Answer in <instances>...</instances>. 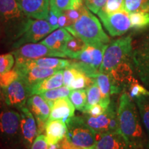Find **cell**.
Segmentation results:
<instances>
[{"mask_svg":"<svg viewBox=\"0 0 149 149\" xmlns=\"http://www.w3.org/2000/svg\"><path fill=\"white\" fill-rule=\"evenodd\" d=\"M15 68L18 71L19 77L23 80L29 89L59 70L37 66H30L25 64H15Z\"/></svg>","mask_w":149,"mask_h":149,"instance_id":"cell-13","label":"cell"},{"mask_svg":"<svg viewBox=\"0 0 149 149\" xmlns=\"http://www.w3.org/2000/svg\"><path fill=\"white\" fill-rule=\"evenodd\" d=\"M81 117L86 124L94 130L95 133L120 131L117 107L114 102L111 101L106 111L99 116L94 117L87 113H84Z\"/></svg>","mask_w":149,"mask_h":149,"instance_id":"cell-8","label":"cell"},{"mask_svg":"<svg viewBox=\"0 0 149 149\" xmlns=\"http://www.w3.org/2000/svg\"><path fill=\"white\" fill-rule=\"evenodd\" d=\"M124 9L129 13L139 11L149 13V0H124Z\"/></svg>","mask_w":149,"mask_h":149,"instance_id":"cell-33","label":"cell"},{"mask_svg":"<svg viewBox=\"0 0 149 149\" xmlns=\"http://www.w3.org/2000/svg\"><path fill=\"white\" fill-rule=\"evenodd\" d=\"M87 8L94 13L97 14L107 3V0H84Z\"/></svg>","mask_w":149,"mask_h":149,"instance_id":"cell-40","label":"cell"},{"mask_svg":"<svg viewBox=\"0 0 149 149\" xmlns=\"http://www.w3.org/2000/svg\"><path fill=\"white\" fill-rule=\"evenodd\" d=\"M26 107L34 115L35 120L48 121L51 107L40 94L30 96L26 102Z\"/></svg>","mask_w":149,"mask_h":149,"instance_id":"cell-18","label":"cell"},{"mask_svg":"<svg viewBox=\"0 0 149 149\" xmlns=\"http://www.w3.org/2000/svg\"><path fill=\"white\" fill-rule=\"evenodd\" d=\"M15 58L13 53L0 55V74L6 73L13 68Z\"/></svg>","mask_w":149,"mask_h":149,"instance_id":"cell-34","label":"cell"},{"mask_svg":"<svg viewBox=\"0 0 149 149\" xmlns=\"http://www.w3.org/2000/svg\"><path fill=\"white\" fill-rule=\"evenodd\" d=\"M66 137L73 146L90 148L95 146L96 133L86 124L81 116H72L66 122Z\"/></svg>","mask_w":149,"mask_h":149,"instance_id":"cell-7","label":"cell"},{"mask_svg":"<svg viewBox=\"0 0 149 149\" xmlns=\"http://www.w3.org/2000/svg\"><path fill=\"white\" fill-rule=\"evenodd\" d=\"M71 91L72 90H70L68 86H62L59 87V88L45 91V92L41 93L40 95L45 99L51 107L52 104L54 101L58 100V99L68 97L69 95L70 92H71Z\"/></svg>","mask_w":149,"mask_h":149,"instance_id":"cell-27","label":"cell"},{"mask_svg":"<svg viewBox=\"0 0 149 149\" xmlns=\"http://www.w3.org/2000/svg\"><path fill=\"white\" fill-rule=\"evenodd\" d=\"M88 149H96V148H95V146L92 147V148H88Z\"/></svg>","mask_w":149,"mask_h":149,"instance_id":"cell-47","label":"cell"},{"mask_svg":"<svg viewBox=\"0 0 149 149\" xmlns=\"http://www.w3.org/2000/svg\"><path fill=\"white\" fill-rule=\"evenodd\" d=\"M95 80L101 91L102 100L100 104L107 109L111 102L110 97L113 95L112 94V87L113 86H112L111 76L109 73L100 72L95 78Z\"/></svg>","mask_w":149,"mask_h":149,"instance_id":"cell-24","label":"cell"},{"mask_svg":"<svg viewBox=\"0 0 149 149\" xmlns=\"http://www.w3.org/2000/svg\"><path fill=\"white\" fill-rule=\"evenodd\" d=\"M48 145L47 140H46V135L41 134L37 135V137L33 141L31 149H48Z\"/></svg>","mask_w":149,"mask_h":149,"instance_id":"cell-41","label":"cell"},{"mask_svg":"<svg viewBox=\"0 0 149 149\" xmlns=\"http://www.w3.org/2000/svg\"><path fill=\"white\" fill-rule=\"evenodd\" d=\"M65 29L86 44L104 45L110 42V38L104 31L98 19L87 8L77 21Z\"/></svg>","mask_w":149,"mask_h":149,"instance_id":"cell-2","label":"cell"},{"mask_svg":"<svg viewBox=\"0 0 149 149\" xmlns=\"http://www.w3.org/2000/svg\"><path fill=\"white\" fill-rule=\"evenodd\" d=\"M86 90L87 102L83 113H85L93 106L100 103L102 100L101 91H100V88H99L95 81Z\"/></svg>","mask_w":149,"mask_h":149,"instance_id":"cell-30","label":"cell"},{"mask_svg":"<svg viewBox=\"0 0 149 149\" xmlns=\"http://www.w3.org/2000/svg\"><path fill=\"white\" fill-rule=\"evenodd\" d=\"M86 46V44L81 39L77 37L72 36L71 38L66 42L62 52L67 57L75 59Z\"/></svg>","mask_w":149,"mask_h":149,"instance_id":"cell-25","label":"cell"},{"mask_svg":"<svg viewBox=\"0 0 149 149\" xmlns=\"http://www.w3.org/2000/svg\"><path fill=\"white\" fill-rule=\"evenodd\" d=\"M66 124L63 120H48L45 132L48 145L57 144L66 136Z\"/></svg>","mask_w":149,"mask_h":149,"instance_id":"cell-20","label":"cell"},{"mask_svg":"<svg viewBox=\"0 0 149 149\" xmlns=\"http://www.w3.org/2000/svg\"><path fill=\"white\" fill-rule=\"evenodd\" d=\"M72 60L68 59H59L54 57H45L41 58L29 59V60L24 61L22 64H25L26 66H37L44 68H54L57 70H64L68 67L71 64Z\"/></svg>","mask_w":149,"mask_h":149,"instance_id":"cell-23","label":"cell"},{"mask_svg":"<svg viewBox=\"0 0 149 149\" xmlns=\"http://www.w3.org/2000/svg\"><path fill=\"white\" fill-rule=\"evenodd\" d=\"M96 149H133L120 131L96 133Z\"/></svg>","mask_w":149,"mask_h":149,"instance_id":"cell-16","label":"cell"},{"mask_svg":"<svg viewBox=\"0 0 149 149\" xmlns=\"http://www.w3.org/2000/svg\"><path fill=\"white\" fill-rule=\"evenodd\" d=\"M135 70L142 82L149 88V40L139 46L133 53Z\"/></svg>","mask_w":149,"mask_h":149,"instance_id":"cell-15","label":"cell"},{"mask_svg":"<svg viewBox=\"0 0 149 149\" xmlns=\"http://www.w3.org/2000/svg\"><path fill=\"white\" fill-rule=\"evenodd\" d=\"M53 31L45 19H33L30 18L21 35L13 42L12 48L17 49L29 43H37Z\"/></svg>","mask_w":149,"mask_h":149,"instance_id":"cell-9","label":"cell"},{"mask_svg":"<svg viewBox=\"0 0 149 149\" xmlns=\"http://www.w3.org/2000/svg\"><path fill=\"white\" fill-rule=\"evenodd\" d=\"M63 84V70H59L55 73L43 79L30 88L31 96L32 95L41 94L45 91L59 88L62 86Z\"/></svg>","mask_w":149,"mask_h":149,"instance_id":"cell-22","label":"cell"},{"mask_svg":"<svg viewBox=\"0 0 149 149\" xmlns=\"http://www.w3.org/2000/svg\"><path fill=\"white\" fill-rule=\"evenodd\" d=\"M29 19L18 0H0V24L11 40L15 42L19 37Z\"/></svg>","mask_w":149,"mask_h":149,"instance_id":"cell-4","label":"cell"},{"mask_svg":"<svg viewBox=\"0 0 149 149\" xmlns=\"http://www.w3.org/2000/svg\"><path fill=\"white\" fill-rule=\"evenodd\" d=\"M119 129L133 149H143L148 139L145 135L135 102L127 93H122L117 106Z\"/></svg>","mask_w":149,"mask_h":149,"instance_id":"cell-1","label":"cell"},{"mask_svg":"<svg viewBox=\"0 0 149 149\" xmlns=\"http://www.w3.org/2000/svg\"><path fill=\"white\" fill-rule=\"evenodd\" d=\"M3 149H26L24 146H18V147H12V148H6Z\"/></svg>","mask_w":149,"mask_h":149,"instance_id":"cell-46","label":"cell"},{"mask_svg":"<svg viewBox=\"0 0 149 149\" xmlns=\"http://www.w3.org/2000/svg\"><path fill=\"white\" fill-rule=\"evenodd\" d=\"M18 1L28 17L46 20L50 11V0H18Z\"/></svg>","mask_w":149,"mask_h":149,"instance_id":"cell-17","label":"cell"},{"mask_svg":"<svg viewBox=\"0 0 149 149\" xmlns=\"http://www.w3.org/2000/svg\"><path fill=\"white\" fill-rule=\"evenodd\" d=\"M80 70L74 67L70 66L65 69L63 70V81L64 84L66 86H69L70 84L76 77V75L79 73Z\"/></svg>","mask_w":149,"mask_h":149,"instance_id":"cell-39","label":"cell"},{"mask_svg":"<svg viewBox=\"0 0 149 149\" xmlns=\"http://www.w3.org/2000/svg\"><path fill=\"white\" fill-rule=\"evenodd\" d=\"M58 26H59V28H64V29L69 26L68 25V20H67L66 17L65 16V15L63 13L59 17Z\"/></svg>","mask_w":149,"mask_h":149,"instance_id":"cell-44","label":"cell"},{"mask_svg":"<svg viewBox=\"0 0 149 149\" xmlns=\"http://www.w3.org/2000/svg\"><path fill=\"white\" fill-rule=\"evenodd\" d=\"M102 10L107 14H113L125 10L124 0H107L105 6Z\"/></svg>","mask_w":149,"mask_h":149,"instance_id":"cell-36","label":"cell"},{"mask_svg":"<svg viewBox=\"0 0 149 149\" xmlns=\"http://www.w3.org/2000/svg\"><path fill=\"white\" fill-rule=\"evenodd\" d=\"M135 100L141 122L149 137V96H143L137 98Z\"/></svg>","mask_w":149,"mask_h":149,"instance_id":"cell-26","label":"cell"},{"mask_svg":"<svg viewBox=\"0 0 149 149\" xmlns=\"http://www.w3.org/2000/svg\"><path fill=\"white\" fill-rule=\"evenodd\" d=\"M19 112L0 101V144L2 148L24 146Z\"/></svg>","mask_w":149,"mask_h":149,"instance_id":"cell-3","label":"cell"},{"mask_svg":"<svg viewBox=\"0 0 149 149\" xmlns=\"http://www.w3.org/2000/svg\"><path fill=\"white\" fill-rule=\"evenodd\" d=\"M147 39H148V40H149V36H148V38H147Z\"/></svg>","mask_w":149,"mask_h":149,"instance_id":"cell-49","label":"cell"},{"mask_svg":"<svg viewBox=\"0 0 149 149\" xmlns=\"http://www.w3.org/2000/svg\"><path fill=\"white\" fill-rule=\"evenodd\" d=\"M74 110L75 108L68 97L58 99L52 104L48 120H61L66 123L67 120L74 116Z\"/></svg>","mask_w":149,"mask_h":149,"instance_id":"cell-19","label":"cell"},{"mask_svg":"<svg viewBox=\"0 0 149 149\" xmlns=\"http://www.w3.org/2000/svg\"><path fill=\"white\" fill-rule=\"evenodd\" d=\"M107 46V44H86L76 57L77 61L72 60L70 66L77 68L88 77L95 79L100 73V68Z\"/></svg>","mask_w":149,"mask_h":149,"instance_id":"cell-5","label":"cell"},{"mask_svg":"<svg viewBox=\"0 0 149 149\" xmlns=\"http://www.w3.org/2000/svg\"><path fill=\"white\" fill-rule=\"evenodd\" d=\"M0 77H1V86H2L3 90L9 84H10L13 81L18 79L19 77V75L18 71L17 70L16 68H13L12 70H10V71L6 72V73L0 74Z\"/></svg>","mask_w":149,"mask_h":149,"instance_id":"cell-38","label":"cell"},{"mask_svg":"<svg viewBox=\"0 0 149 149\" xmlns=\"http://www.w3.org/2000/svg\"><path fill=\"white\" fill-rule=\"evenodd\" d=\"M72 36L66 29L59 28L48 35L40 43L51 49L62 52L66 42L71 38Z\"/></svg>","mask_w":149,"mask_h":149,"instance_id":"cell-21","label":"cell"},{"mask_svg":"<svg viewBox=\"0 0 149 149\" xmlns=\"http://www.w3.org/2000/svg\"><path fill=\"white\" fill-rule=\"evenodd\" d=\"M0 149H3L2 147H1V144H0Z\"/></svg>","mask_w":149,"mask_h":149,"instance_id":"cell-48","label":"cell"},{"mask_svg":"<svg viewBox=\"0 0 149 149\" xmlns=\"http://www.w3.org/2000/svg\"><path fill=\"white\" fill-rule=\"evenodd\" d=\"M68 98L73 104L75 109L83 113L87 102L86 90V89L72 90L68 95Z\"/></svg>","mask_w":149,"mask_h":149,"instance_id":"cell-28","label":"cell"},{"mask_svg":"<svg viewBox=\"0 0 149 149\" xmlns=\"http://www.w3.org/2000/svg\"><path fill=\"white\" fill-rule=\"evenodd\" d=\"M3 94L4 103L17 111L26 107L27 100L31 96L29 88L20 77L3 89Z\"/></svg>","mask_w":149,"mask_h":149,"instance_id":"cell-11","label":"cell"},{"mask_svg":"<svg viewBox=\"0 0 149 149\" xmlns=\"http://www.w3.org/2000/svg\"><path fill=\"white\" fill-rule=\"evenodd\" d=\"M95 80L91 78L81 71H79L74 79L69 85L70 90H78V89H86L95 83Z\"/></svg>","mask_w":149,"mask_h":149,"instance_id":"cell-31","label":"cell"},{"mask_svg":"<svg viewBox=\"0 0 149 149\" xmlns=\"http://www.w3.org/2000/svg\"><path fill=\"white\" fill-rule=\"evenodd\" d=\"M58 19L59 17L53 10H51L50 9L49 14H48V17L46 19V21L48 22V24H50V26H51L53 31H55V30L59 28Z\"/></svg>","mask_w":149,"mask_h":149,"instance_id":"cell-43","label":"cell"},{"mask_svg":"<svg viewBox=\"0 0 149 149\" xmlns=\"http://www.w3.org/2000/svg\"><path fill=\"white\" fill-rule=\"evenodd\" d=\"M71 0H50V9L59 17L63 11L70 8Z\"/></svg>","mask_w":149,"mask_h":149,"instance_id":"cell-35","label":"cell"},{"mask_svg":"<svg viewBox=\"0 0 149 149\" xmlns=\"http://www.w3.org/2000/svg\"><path fill=\"white\" fill-rule=\"evenodd\" d=\"M86 8L87 7L84 6L82 8L79 9H68V10L63 11V13L65 15V16L67 18V20H68V25H72L76 21H77Z\"/></svg>","mask_w":149,"mask_h":149,"instance_id":"cell-37","label":"cell"},{"mask_svg":"<svg viewBox=\"0 0 149 149\" xmlns=\"http://www.w3.org/2000/svg\"><path fill=\"white\" fill-rule=\"evenodd\" d=\"M97 15L112 37L121 36L130 29L129 13L126 10L113 14H107L101 10Z\"/></svg>","mask_w":149,"mask_h":149,"instance_id":"cell-12","label":"cell"},{"mask_svg":"<svg viewBox=\"0 0 149 149\" xmlns=\"http://www.w3.org/2000/svg\"><path fill=\"white\" fill-rule=\"evenodd\" d=\"M19 111L21 116L20 128L23 146L26 149H31L33 141L38 135L36 120L26 107L22 108Z\"/></svg>","mask_w":149,"mask_h":149,"instance_id":"cell-14","label":"cell"},{"mask_svg":"<svg viewBox=\"0 0 149 149\" xmlns=\"http://www.w3.org/2000/svg\"><path fill=\"white\" fill-rule=\"evenodd\" d=\"M106 110H107V109H105L102 104L99 103L91 107L85 113H87V114L90 115L91 116L96 117L103 114L104 112L106 111Z\"/></svg>","mask_w":149,"mask_h":149,"instance_id":"cell-42","label":"cell"},{"mask_svg":"<svg viewBox=\"0 0 149 149\" xmlns=\"http://www.w3.org/2000/svg\"><path fill=\"white\" fill-rule=\"evenodd\" d=\"M130 28L135 30L143 29L149 26V13L134 12L129 13Z\"/></svg>","mask_w":149,"mask_h":149,"instance_id":"cell-29","label":"cell"},{"mask_svg":"<svg viewBox=\"0 0 149 149\" xmlns=\"http://www.w3.org/2000/svg\"><path fill=\"white\" fill-rule=\"evenodd\" d=\"M132 100H136L137 98L143 96H149V91L139 83L138 80L133 77L128 86L126 92Z\"/></svg>","mask_w":149,"mask_h":149,"instance_id":"cell-32","label":"cell"},{"mask_svg":"<svg viewBox=\"0 0 149 149\" xmlns=\"http://www.w3.org/2000/svg\"><path fill=\"white\" fill-rule=\"evenodd\" d=\"M0 101H3V88L1 86V77H0Z\"/></svg>","mask_w":149,"mask_h":149,"instance_id":"cell-45","label":"cell"},{"mask_svg":"<svg viewBox=\"0 0 149 149\" xmlns=\"http://www.w3.org/2000/svg\"><path fill=\"white\" fill-rule=\"evenodd\" d=\"M132 38L130 35L116 40L107 46L100 72L110 73L117 66L129 59L132 55Z\"/></svg>","mask_w":149,"mask_h":149,"instance_id":"cell-6","label":"cell"},{"mask_svg":"<svg viewBox=\"0 0 149 149\" xmlns=\"http://www.w3.org/2000/svg\"><path fill=\"white\" fill-rule=\"evenodd\" d=\"M15 58V64H22L29 59L45 57H67L61 51H55L41 43H29L24 44L12 52Z\"/></svg>","mask_w":149,"mask_h":149,"instance_id":"cell-10","label":"cell"}]
</instances>
